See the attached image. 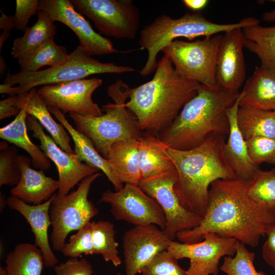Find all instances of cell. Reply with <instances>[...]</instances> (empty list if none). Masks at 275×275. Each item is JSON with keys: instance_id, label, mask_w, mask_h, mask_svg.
I'll return each instance as SVG.
<instances>
[{"instance_id": "1", "label": "cell", "mask_w": 275, "mask_h": 275, "mask_svg": "<svg viewBox=\"0 0 275 275\" xmlns=\"http://www.w3.org/2000/svg\"><path fill=\"white\" fill-rule=\"evenodd\" d=\"M250 181L236 178L212 182L206 211L199 225L178 232V240L185 243H197L203 240L204 234L213 233L235 238L245 245L257 246L275 215L250 197Z\"/></svg>"}, {"instance_id": "2", "label": "cell", "mask_w": 275, "mask_h": 275, "mask_svg": "<svg viewBox=\"0 0 275 275\" xmlns=\"http://www.w3.org/2000/svg\"><path fill=\"white\" fill-rule=\"evenodd\" d=\"M201 85L182 77L164 54L153 78L131 88L125 106L136 118L141 131L158 135L168 127Z\"/></svg>"}, {"instance_id": "3", "label": "cell", "mask_w": 275, "mask_h": 275, "mask_svg": "<svg viewBox=\"0 0 275 275\" xmlns=\"http://www.w3.org/2000/svg\"><path fill=\"white\" fill-rule=\"evenodd\" d=\"M226 136L214 133L191 149H167L177 173L175 192L185 209L202 217L206 211L212 183L237 178L224 155Z\"/></svg>"}, {"instance_id": "4", "label": "cell", "mask_w": 275, "mask_h": 275, "mask_svg": "<svg viewBox=\"0 0 275 275\" xmlns=\"http://www.w3.org/2000/svg\"><path fill=\"white\" fill-rule=\"evenodd\" d=\"M239 95L240 92L201 85L196 95L158 136L168 147L186 150L199 146L212 134L227 136L229 121L227 111Z\"/></svg>"}, {"instance_id": "5", "label": "cell", "mask_w": 275, "mask_h": 275, "mask_svg": "<svg viewBox=\"0 0 275 275\" xmlns=\"http://www.w3.org/2000/svg\"><path fill=\"white\" fill-rule=\"evenodd\" d=\"M259 23L257 18L250 17L236 23L219 24L209 20L199 12L186 13L177 18L161 14L140 31L138 44L140 49H146L148 52L147 61L140 71V75L146 76L154 71L158 53L179 38L193 40Z\"/></svg>"}, {"instance_id": "6", "label": "cell", "mask_w": 275, "mask_h": 275, "mask_svg": "<svg viewBox=\"0 0 275 275\" xmlns=\"http://www.w3.org/2000/svg\"><path fill=\"white\" fill-rule=\"evenodd\" d=\"M130 90L131 88L119 79L107 88V94L114 103L103 105L101 111L104 114L99 116L69 114L76 129L92 141L104 158L115 142L138 140L143 134L136 117L125 106Z\"/></svg>"}, {"instance_id": "7", "label": "cell", "mask_w": 275, "mask_h": 275, "mask_svg": "<svg viewBox=\"0 0 275 275\" xmlns=\"http://www.w3.org/2000/svg\"><path fill=\"white\" fill-rule=\"evenodd\" d=\"M131 67L103 63L87 55L78 46L60 64L36 72L8 73L0 85V93L15 96L38 86L70 81L93 74L132 72Z\"/></svg>"}, {"instance_id": "8", "label": "cell", "mask_w": 275, "mask_h": 275, "mask_svg": "<svg viewBox=\"0 0 275 275\" xmlns=\"http://www.w3.org/2000/svg\"><path fill=\"white\" fill-rule=\"evenodd\" d=\"M101 175L99 172L82 179L76 190L60 196H53L49 214L52 227L50 242L52 249L61 252L69 234L78 231L97 215L99 210L88 199L93 183Z\"/></svg>"}, {"instance_id": "9", "label": "cell", "mask_w": 275, "mask_h": 275, "mask_svg": "<svg viewBox=\"0 0 275 275\" xmlns=\"http://www.w3.org/2000/svg\"><path fill=\"white\" fill-rule=\"evenodd\" d=\"M223 35L185 41L175 40L162 51L167 54L176 72L188 80L210 88L217 87L215 70Z\"/></svg>"}, {"instance_id": "10", "label": "cell", "mask_w": 275, "mask_h": 275, "mask_svg": "<svg viewBox=\"0 0 275 275\" xmlns=\"http://www.w3.org/2000/svg\"><path fill=\"white\" fill-rule=\"evenodd\" d=\"M79 13L90 18L101 34L118 39H133L140 23L131 0H70Z\"/></svg>"}, {"instance_id": "11", "label": "cell", "mask_w": 275, "mask_h": 275, "mask_svg": "<svg viewBox=\"0 0 275 275\" xmlns=\"http://www.w3.org/2000/svg\"><path fill=\"white\" fill-rule=\"evenodd\" d=\"M111 206V212L118 221L136 226L155 225L164 230L166 221L164 212L153 198L138 185L125 184L119 190L107 189L99 200Z\"/></svg>"}, {"instance_id": "12", "label": "cell", "mask_w": 275, "mask_h": 275, "mask_svg": "<svg viewBox=\"0 0 275 275\" xmlns=\"http://www.w3.org/2000/svg\"><path fill=\"white\" fill-rule=\"evenodd\" d=\"M177 178L176 171L142 179L138 185L161 207L166 221L163 230L171 240H174L178 232L199 226L203 218L181 205L174 189Z\"/></svg>"}, {"instance_id": "13", "label": "cell", "mask_w": 275, "mask_h": 275, "mask_svg": "<svg viewBox=\"0 0 275 275\" xmlns=\"http://www.w3.org/2000/svg\"><path fill=\"white\" fill-rule=\"evenodd\" d=\"M202 239L194 243L172 240L167 250L178 260L189 259V265L186 270L189 275H217L220 260L235 255L237 240L213 233L204 234Z\"/></svg>"}, {"instance_id": "14", "label": "cell", "mask_w": 275, "mask_h": 275, "mask_svg": "<svg viewBox=\"0 0 275 275\" xmlns=\"http://www.w3.org/2000/svg\"><path fill=\"white\" fill-rule=\"evenodd\" d=\"M102 84L101 78L94 77L43 86L37 91L47 106L64 114L99 116L102 111L93 101L92 94Z\"/></svg>"}, {"instance_id": "15", "label": "cell", "mask_w": 275, "mask_h": 275, "mask_svg": "<svg viewBox=\"0 0 275 275\" xmlns=\"http://www.w3.org/2000/svg\"><path fill=\"white\" fill-rule=\"evenodd\" d=\"M39 11L45 13L53 21H59L70 28L79 40L78 46L90 57L124 52L116 49L109 39L95 31L71 1L39 0Z\"/></svg>"}, {"instance_id": "16", "label": "cell", "mask_w": 275, "mask_h": 275, "mask_svg": "<svg viewBox=\"0 0 275 275\" xmlns=\"http://www.w3.org/2000/svg\"><path fill=\"white\" fill-rule=\"evenodd\" d=\"M26 123L33 132V136L40 141V147L56 166L58 172L59 189L57 194L63 196L85 178L99 170L83 162L76 154L62 150L44 131L42 126L33 116L28 114Z\"/></svg>"}, {"instance_id": "17", "label": "cell", "mask_w": 275, "mask_h": 275, "mask_svg": "<svg viewBox=\"0 0 275 275\" xmlns=\"http://www.w3.org/2000/svg\"><path fill=\"white\" fill-rule=\"evenodd\" d=\"M171 240L155 225L136 226L123 237L125 275H136L157 254L167 250Z\"/></svg>"}, {"instance_id": "18", "label": "cell", "mask_w": 275, "mask_h": 275, "mask_svg": "<svg viewBox=\"0 0 275 275\" xmlns=\"http://www.w3.org/2000/svg\"><path fill=\"white\" fill-rule=\"evenodd\" d=\"M242 29L236 28L224 33L217 54L215 70L217 87L229 92H239L245 79Z\"/></svg>"}, {"instance_id": "19", "label": "cell", "mask_w": 275, "mask_h": 275, "mask_svg": "<svg viewBox=\"0 0 275 275\" xmlns=\"http://www.w3.org/2000/svg\"><path fill=\"white\" fill-rule=\"evenodd\" d=\"M52 198L53 196L40 204L31 205L11 195L7 202L8 208L20 213L30 225L35 244L42 252L45 266L53 268L58 264V259L52 250L48 235L51 226L49 209Z\"/></svg>"}, {"instance_id": "20", "label": "cell", "mask_w": 275, "mask_h": 275, "mask_svg": "<svg viewBox=\"0 0 275 275\" xmlns=\"http://www.w3.org/2000/svg\"><path fill=\"white\" fill-rule=\"evenodd\" d=\"M21 178L18 183L11 188V195L33 205L41 204L51 198L58 190V180L45 175L43 171H37L30 166L32 160L19 155Z\"/></svg>"}, {"instance_id": "21", "label": "cell", "mask_w": 275, "mask_h": 275, "mask_svg": "<svg viewBox=\"0 0 275 275\" xmlns=\"http://www.w3.org/2000/svg\"><path fill=\"white\" fill-rule=\"evenodd\" d=\"M240 95L227 111L229 121L228 139L224 146L227 161L238 178L250 180L259 169L251 160L248 154L246 141L237 123V113L239 106Z\"/></svg>"}, {"instance_id": "22", "label": "cell", "mask_w": 275, "mask_h": 275, "mask_svg": "<svg viewBox=\"0 0 275 275\" xmlns=\"http://www.w3.org/2000/svg\"><path fill=\"white\" fill-rule=\"evenodd\" d=\"M239 106L275 111V69L256 67L240 92Z\"/></svg>"}, {"instance_id": "23", "label": "cell", "mask_w": 275, "mask_h": 275, "mask_svg": "<svg viewBox=\"0 0 275 275\" xmlns=\"http://www.w3.org/2000/svg\"><path fill=\"white\" fill-rule=\"evenodd\" d=\"M37 90L36 88H33L27 92L15 95V105L35 118L62 150L74 153L70 145V134L62 124L57 123L52 117L48 106L41 99Z\"/></svg>"}, {"instance_id": "24", "label": "cell", "mask_w": 275, "mask_h": 275, "mask_svg": "<svg viewBox=\"0 0 275 275\" xmlns=\"http://www.w3.org/2000/svg\"><path fill=\"white\" fill-rule=\"evenodd\" d=\"M48 108L70 134L74 145V153L85 163L102 171L116 191L122 189L123 183L115 176L110 163L97 151L92 141L74 128L61 110L51 106H48Z\"/></svg>"}, {"instance_id": "25", "label": "cell", "mask_w": 275, "mask_h": 275, "mask_svg": "<svg viewBox=\"0 0 275 275\" xmlns=\"http://www.w3.org/2000/svg\"><path fill=\"white\" fill-rule=\"evenodd\" d=\"M117 178L122 183L139 185L142 180L139 163V141L136 139L114 143L105 157Z\"/></svg>"}, {"instance_id": "26", "label": "cell", "mask_w": 275, "mask_h": 275, "mask_svg": "<svg viewBox=\"0 0 275 275\" xmlns=\"http://www.w3.org/2000/svg\"><path fill=\"white\" fill-rule=\"evenodd\" d=\"M145 133L138 139L142 180L176 171L167 154L168 147L158 135Z\"/></svg>"}, {"instance_id": "27", "label": "cell", "mask_w": 275, "mask_h": 275, "mask_svg": "<svg viewBox=\"0 0 275 275\" xmlns=\"http://www.w3.org/2000/svg\"><path fill=\"white\" fill-rule=\"evenodd\" d=\"M37 16V21L13 41L11 54L19 64L57 34V25L45 13L39 11Z\"/></svg>"}, {"instance_id": "28", "label": "cell", "mask_w": 275, "mask_h": 275, "mask_svg": "<svg viewBox=\"0 0 275 275\" xmlns=\"http://www.w3.org/2000/svg\"><path fill=\"white\" fill-rule=\"evenodd\" d=\"M27 113L21 109L16 118L6 126L1 128L0 137L24 150L30 156L33 166L36 169L46 171L51 162L40 147L33 144L27 131Z\"/></svg>"}, {"instance_id": "29", "label": "cell", "mask_w": 275, "mask_h": 275, "mask_svg": "<svg viewBox=\"0 0 275 275\" xmlns=\"http://www.w3.org/2000/svg\"><path fill=\"white\" fill-rule=\"evenodd\" d=\"M237 123L245 140L254 137L275 139L274 111L239 106Z\"/></svg>"}, {"instance_id": "30", "label": "cell", "mask_w": 275, "mask_h": 275, "mask_svg": "<svg viewBox=\"0 0 275 275\" xmlns=\"http://www.w3.org/2000/svg\"><path fill=\"white\" fill-rule=\"evenodd\" d=\"M6 275H41L45 265L41 250L35 244H17L6 259Z\"/></svg>"}, {"instance_id": "31", "label": "cell", "mask_w": 275, "mask_h": 275, "mask_svg": "<svg viewBox=\"0 0 275 275\" xmlns=\"http://www.w3.org/2000/svg\"><path fill=\"white\" fill-rule=\"evenodd\" d=\"M242 32L244 47L258 57L261 65L275 69V26L252 25Z\"/></svg>"}, {"instance_id": "32", "label": "cell", "mask_w": 275, "mask_h": 275, "mask_svg": "<svg viewBox=\"0 0 275 275\" xmlns=\"http://www.w3.org/2000/svg\"><path fill=\"white\" fill-rule=\"evenodd\" d=\"M94 254L101 255L106 262L115 267L122 264L119 255L118 243L115 240L114 225L107 221L92 222Z\"/></svg>"}, {"instance_id": "33", "label": "cell", "mask_w": 275, "mask_h": 275, "mask_svg": "<svg viewBox=\"0 0 275 275\" xmlns=\"http://www.w3.org/2000/svg\"><path fill=\"white\" fill-rule=\"evenodd\" d=\"M250 197L275 215V168L269 171L258 169L250 181Z\"/></svg>"}, {"instance_id": "34", "label": "cell", "mask_w": 275, "mask_h": 275, "mask_svg": "<svg viewBox=\"0 0 275 275\" xmlns=\"http://www.w3.org/2000/svg\"><path fill=\"white\" fill-rule=\"evenodd\" d=\"M68 54L64 46L58 45L54 38L51 39L19 64L20 71L36 72L45 66H55L63 62Z\"/></svg>"}, {"instance_id": "35", "label": "cell", "mask_w": 275, "mask_h": 275, "mask_svg": "<svg viewBox=\"0 0 275 275\" xmlns=\"http://www.w3.org/2000/svg\"><path fill=\"white\" fill-rule=\"evenodd\" d=\"M235 256H225L219 269L227 275H268L257 271L254 264L255 254L249 251L245 245L237 241Z\"/></svg>"}, {"instance_id": "36", "label": "cell", "mask_w": 275, "mask_h": 275, "mask_svg": "<svg viewBox=\"0 0 275 275\" xmlns=\"http://www.w3.org/2000/svg\"><path fill=\"white\" fill-rule=\"evenodd\" d=\"M92 222H90L70 236L61 251L66 257L78 258L82 255L94 254L92 236Z\"/></svg>"}, {"instance_id": "37", "label": "cell", "mask_w": 275, "mask_h": 275, "mask_svg": "<svg viewBox=\"0 0 275 275\" xmlns=\"http://www.w3.org/2000/svg\"><path fill=\"white\" fill-rule=\"evenodd\" d=\"M19 155L15 146H11L1 150L0 186L4 185L16 186L21 178Z\"/></svg>"}, {"instance_id": "38", "label": "cell", "mask_w": 275, "mask_h": 275, "mask_svg": "<svg viewBox=\"0 0 275 275\" xmlns=\"http://www.w3.org/2000/svg\"><path fill=\"white\" fill-rule=\"evenodd\" d=\"M142 275H189L167 250L157 254L141 270Z\"/></svg>"}, {"instance_id": "39", "label": "cell", "mask_w": 275, "mask_h": 275, "mask_svg": "<svg viewBox=\"0 0 275 275\" xmlns=\"http://www.w3.org/2000/svg\"><path fill=\"white\" fill-rule=\"evenodd\" d=\"M245 141L250 158L256 166L275 164V139L254 137Z\"/></svg>"}, {"instance_id": "40", "label": "cell", "mask_w": 275, "mask_h": 275, "mask_svg": "<svg viewBox=\"0 0 275 275\" xmlns=\"http://www.w3.org/2000/svg\"><path fill=\"white\" fill-rule=\"evenodd\" d=\"M39 0H16L13 15L14 28L24 32L31 17L39 11Z\"/></svg>"}, {"instance_id": "41", "label": "cell", "mask_w": 275, "mask_h": 275, "mask_svg": "<svg viewBox=\"0 0 275 275\" xmlns=\"http://www.w3.org/2000/svg\"><path fill=\"white\" fill-rule=\"evenodd\" d=\"M56 275H93L92 264L86 258H70L53 267Z\"/></svg>"}, {"instance_id": "42", "label": "cell", "mask_w": 275, "mask_h": 275, "mask_svg": "<svg viewBox=\"0 0 275 275\" xmlns=\"http://www.w3.org/2000/svg\"><path fill=\"white\" fill-rule=\"evenodd\" d=\"M265 235L267 239L262 246V258L275 270V218L267 226Z\"/></svg>"}, {"instance_id": "43", "label": "cell", "mask_w": 275, "mask_h": 275, "mask_svg": "<svg viewBox=\"0 0 275 275\" xmlns=\"http://www.w3.org/2000/svg\"><path fill=\"white\" fill-rule=\"evenodd\" d=\"M16 96H10L0 101V119L17 115L20 111L15 104Z\"/></svg>"}, {"instance_id": "44", "label": "cell", "mask_w": 275, "mask_h": 275, "mask_svg": "<svg viewBox=\"0 0 275 275\" xmlns=\"http://www.w3.org/2000/svg\"><path fill=\"white\" fill-rule=\"evenodd\" d=\"M2 15L0 18V28L3 30V32L0 37V49L5 41L9 37L10 32L14 28V23L13 15L7 16L1 10Z\"/></svg>"}, {"instance_id": "45", "label": "cell", "mask_w": 275, "mask_h": 275, "mask_svg": "<svg viewBox=\"0 0 275 275\" xmlns=\"http://www.w3.org/2000/svg\"><path fill=\"white\" fill-rule=\"evenodd\" d=\"M182 2L187 8L196 12L205 8L209 1L207 0H183Z\"/></svg>"}, {"instance_id": "46", "label": "cell", "mask_w": 275, "mask_h": 275, "mask_svg": "<svg viewBox=\"0 0 275 275\" xmlns=\"http://www.w3.org/2000/svg\"><path fill=\"white\" fill-rule=\"evenodd\" d=\"M275 3V0L270 1ZM263 20L267 22H271L275 20V9L269 12L265 13L263 15Z\"/></svg>"}, {"instance_id": "47", "label": "cell", "mask_w": 275, "mask_h": 275, "mask_svg": "<svg viewBox=\"0 0 275 275\" xmlns=\"http://www.w3.org/2000/svg\"><path fill=\"white\" fill-rule=\"evenodd\" d=\"M7 206V198L1 192L0 193V212H3L6 206Z\"/></svg>"}, {"instance_id": "48", "label": "cell", "mask_w": 275, "mask_h": 275, "mask_svg": "<svg viewBox=\"0 0 275 275\" xmlns=\"http://www.w3.org/2000/svg\"><path fill=\"white\" fill-rule=\"evenodd\" d=\"M6 68V64H5L3 58H2V56H1V75L5 72Z\"/></svg>"}, {"instance_id": "49", "label": "cell", "mask_w": 275, "mask_h": 275, "mask_svg": "<svg viewBox=\"0 0 275 275\" xmlns=\"http://www.w3.org/2000/svg\"><path fill=\"white\" fill-rule=\"evenodd\" d=\"M8 143L6 141H1L0 143V149L1 150H4L8 147Z\"/></svg>"}, {"instance_id": "50", "label": "cell", "mask_w": 275, "mask_h": 275, "mask_svg": "<svg viewBox=\"0 0 275 275\" xmlns=\"http://www.w3.org/2000/svg\"><path fill=\"white\" fill-rule=\"evenodd\" d=\"M7 274V271L6 267H0V275H6Z\"/></svg>"}, {"instance_id": "51", "label": "cell", "mask_w": 275, "mask_h": 275, "mask_svg": "<svg viewBox=\"0 0 275 275\" xmlns=\"http://www.w3.org/2000/svg\"><path fill=\"white\" fill-rule=\"evenodd\" d=\"M104 275H106V274H104ZM115 275H122V274L120 273H118Z\"/></svg>"}, {"instance_id": "52", "label": "cell", "mask_w": 275, "mask_h": 275, "mask_svg": "<svg viewBox=\"0 0 275 275\" xmlns=\"http://www.w3.org/2000/svg\"><path fill=\"white\" fill-rule=\"evenodd\" d=\"M275 112V111H274Z\"/></svg>"}]
</instances>
